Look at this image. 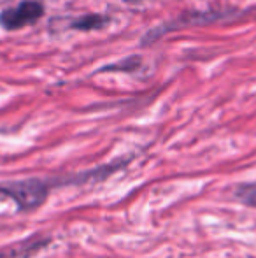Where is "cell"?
I'll return each instance as SVG.
<instances>
[{
  "mask_svg": "<svg viewBox=\"0 0 256 258\" xmlns=\"http://www.w3.org/2000/svg\"><path fill=\"white\" fill-rule=\"evenodd\" d=\"M116 169V165L102 167V169L84 172L77 177H68V179H46V177H30V179H20V181H7L0 184V194L9 197L21 211H32L37 209L39 206L44 204L48 199L49 190L55 184H68V183H82L88 181L90 177L99 179V176H107L109 172Z\"/></svg>",
  "mask_w": 256,
  "mask_h": 258,
  "instance_id": "obj_1",
  "label": "cell"
},
{
  "mask_svg": "<svg viewBox=\"0 0 256 258\" xmlns=\"http://www.w3.org/2000/svg\"><path fill=\"white\" fill-rule=\"evenodd\" d=\"M44 14V6L37 0H23L21 4L6 9L0 14V25L6 30H20L27 25H34Z\"/></svg>",
  "mask_w": 256,
  "mask_h": 258,
  "instance_id": "obj_2",
  "label": "cell"
},
{
  "mask_svg": "<svg viewBox=\"0 0 256 258\" xmlns=\"http://www.w3.org/2000/svg\"><path fill=\"white\" fill-rule=\"evenodd\" d=\"M107 23H109V20L102 14H88V16H81L79 20L72 21V27L77 30H97Z\"/></svg>",
  "mask_w": 256,
  "mask_h": 258,
  "instance_id": "obj_3",
  "label": "cell"
},
{
  "mask_svg": "<svg viewBox=\"0 0 256 258\" xmlns=\"http://www.w3.org/2000/svg\"><path fill=\"white\" fill-rule=\"evenodd\" d=\"M237 199L247 206H256V184H244L237 188Z\"/></svg>",
  "mask_w": 256,
  "mask_h": 258,
  "instance_id": "obj_4",
  "label": "cell"
}]
</instances>
